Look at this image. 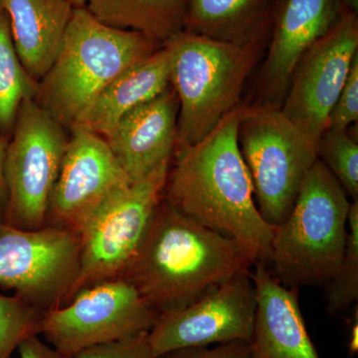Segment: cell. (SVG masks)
<instances>
[{
  "label": "cell",
  "instance_id": "7",
  "mask_svg": "<svg viewBox=\"0 0 358 358\" xmlns=\"http://www.w3.org/2000/svg\"><path fill=\"white\" fill-rule=\"evenodd\" d=\"M67 129L35 102L20 106L7 145L3 222L22 230L46 225L49 199L69 143Z\"/></svg>",
  "mask_w": 358,
  "mask_h": 358
},
{
  "label": "cell",
  "instance_id": "28",
  "mask_svg": "<svg viewBox=\"0 0 358 358\" xmlns=\"http://www.w3.org/2000/svg\"><path fill=\"white\" fill-rule=\"evenodd\" d=\"M17 350L20 358H72L71 355H65L46 345L39 336L26 338L18 346Z\"/></svg>",
  "mask_w": 358,
  "mask_h": 358
},
{
  "label": "cell",
  "instance_id": "8",
  "mask_svg": "<svg viewBox=\"0 0 358 358\" xmlns=\"http://www.w3.org/2000/svg\"><path fill=\"white\" fill-rule=\"evenodd\" d=\"M79 233L45 225L22 230L0 223V287L42 312L69 303L80 273Z\"/></svg>",
  "mask_w": 358,
  "mask_h": 358
},
{
  "label": "cell",
  "instance_id": "16",
  "mask_svg": "<svg viewBox=\"0 0 358 358\" xmlns=\"http://www.w3.org/2000/svg\"><path fill=\"white\" fill-rule=\"evenodd\" d=\"M253 267L257 310L252 358H320L301 313L299 289L277 281L262 261Z\"/></svg>",
  "mask_w": 358,
  "mask_h": 358
},
{
  "label": "cell",
  "instance_id": "23",
  "mask_svg": "<svg viewBox=\"0 0 358 358\" xmlns=\"http://www.w3.org/2000/svg\"><path fill=\"white\" fill-rule=\"evenodd\" d=\"M324 162L352 202L358 201V145L346 131L326 129L319 141Z\"/></svg>",
  "mask_w": 358,
  "mask_h": 358
},
{
  "label": "cell",
  "instance_id": "9",
  "mask_svg": "<svg viewBox=\"0 0 358 358\" xmlns=\"http://www.w3.org/2000/svg\"><path fill=\"white\" fill-rule=\"evenodd\" d=\"M171 164L117 192L82 231L80 273L74 294L122 278L138 253L164 197Z\"/></svg>",
  "mask_w": 358,
  "mask_h": 358
},
{
  "label": "cell",
  "instance_id": "17",
  "mask_svg": "<svg viewBox=\"0 0 358 358\" xmlns=\"http://www.w3.org/2000/svg\"><path fill=\"white\" fill-rule=\"evenodd\" d=\"M71 0H6L4 11L26 72L39 82L57 57L75 9Z\"/></svg>",
  "mask_w": 358,
  "mask_h": 358
},
{
  "label": "cell",
  "instance_id": "18",
  "mask_svg": "<svg viewBox=\"0 0 358 358\" xmlns=\"http://www.w3.org/2000/svg\"><path fill=\"white\" fill-rule=\"evenodd\" d=\"M169 85L171 53L162 45L115 78L72 129H84L105 138L129 110L159 96Z\"/></svg>",
  "mask_w": 358,
  "mask_h": 358
},
{
  "label": "cell",
  "instance_id": "13",
  "mask_svg": "<svg viewBox=\"0 0 358 358\" xmlns=\"http://www.w3.org/2000/svg\"><path fill=\"white\" fill-rule=\"evenodd\" d=\"M131 183L102 136L72 129L49 199L46 225L81 234L108 201Z\"/></svg>",
  "mask_w": 358,
  "mask_h": 358
},
{
  "label": "cell",
  "instance_id": "19",
  "mask_svg": "<svg viewBox=\"0 0 358 358\" xmlns=\"http://www.w3.org/2000/svg\"><path fill=\"white\" fill-rule=\"evenodd\" d=\"M277 3L278 0H189L185 30L262 48L272 34Z\"/></svg>",
  "mask_w": 358,
  "mask_h": 358
},
{
  "label": "cell",
  "instance_id": "3",
  "mask_svg": "<svg viewBox=\"0 0 358 358\" xmlns=\"http://www.w3.org/2000/svg\"><path fill=\"white\" fill-rule=\"evenodd\" d=\"M162 46L143 33L103 24L86 7H75L57 57L38 82L35 102L71 131L115 78Z\"/></svg>",
  "mask_w": 358,
  "mask_h": 358
},
{
  "label": "cell",
  "instance_id": "12",
  "mask_svg": "<svg viewBox=\"0 0 358 358\" xmlns=\"http://www.w3.org/2000/svg\"><path fill=\"white\" fill-rule=\"evenodd\" d=\"M257 292L251 271L240 273L207 292L192 305L160 315L148 334L157 357L187 348H206L253 336Z\"/></svg>",
  "mask_w": 358,
  "mask_h": 358
},
{
  "label": "cell",
  "instance_id": "15",
  "mask_svg": "<svg viewBox=\"0 0 358 358\" xmlns=\"http://www.w3.org/2000/svg\"><path fill=\"white\" fill-rule=\"evenodd\" d=\"M178 109L171 84L159 96L129 110L103 138L131 182L171 164Z\"/></svg>",
  "mask_w": 358,
  "mask_h": 358
},
{
  "label": "cell",
  "instance_id": "20",
  "mask_svg": "<svg viewBox=\"0 0 358 358\" xmlns=\"http://www.w3.org/2000/svg\"><path fill=\"white\" fill-rule=\"evenodd\" d=\"M189 0H88L86 8L103 24L143 33L164 45L185 30Z\"/></svg>",
  "mask_w": 358,
  "mask_h": 358
},
{
  "label": "cell",
  "instance_id": "2",
  "mask_svg": "<svg viewBox=\"0 0 358 358\" xmlns=\"http://www.w3.org/2000/svg\"><path fill=\"white\" fill-rule=\"evenodd\" d=\"M256 262L235 240L183 215L162 197L122 278L160 317L192 305Z\"/></svg>",
  "mask_w": 358,
  "mask_h": 358
},
{
  "label": "cell",
  "instance_id": "1",
  "mask_svg": "<svg viewBox=\"0 0 358 358\" xmlns=\"http://www.w3.org/2000/svg\"><path fill=\"white\" fill-rule=\"evenodd\" d=\"M242 110L239 106L196 145L176 148L164 199L183 215L235 240L256 261L265 262L275 227L259 212L238 145Z\"/></svg>",
  "mask_w": 358,
  "mask_h": 358
},
{
  "label": "cell",
  "instance_id": "11",
  "mask_svg": "<svg viewBox=\"0 0 358 358\" xmlns=\"http://www.w3.org/2000/svg\"><path fill=\"white\" fill-rule=\"evenodd\" d=\"M357 53V14L346 10L333 29L317 40L294 67L280 110L317 143L327 128Z\"/></svg>",
  "mask_w": 358,
  "mask_h": 358
},
{
  "label": "cell",
  "instance_id": "25",
  "mask_svg": "<svg viewBox=\"0 0 358 358\" xmlns=\"http://www.w3.org/2000/svg\"><path fill=\"white\" fill-rule=\"evenodd\" d=\"M148 334L84 348L72 358H157Z\"/></svg>",
  "mask_w": 358,
  "mask_h": 358
},
{
  "label": "cell",
  "instance_id": "21",
  "mask_svg": "<svg viewBox=\"0 0 358 358\" xmlns=\"http://www.w3.org/2000/svg\"><path fill=\"white\" fill-rule=\"evenodd\" d=\"M38 82L26 72L14 47L10 23L0 13V136L10 138L20 106L34 99Z\"/></svg>",
  "mask_w": 358,
  "mask_h": 358
},
{
  "label": "cell",
  "instance_id": "22",
  "mask_svg": "<svg viewBox=\"0 0 358 358\" xmlns=\"http://www.w3.org/2000/svg\"><path fill=\"white\" fill-rule=\"evenodd\" d=\"M327 313L336 315L358 301V201L352 202L343 261L324 286Z\"/></svg>",
  "mask_w": 358,
  "mask_h": 358
},
{
  "label": "cell",
  "instance_id": "10",
  "mask_svg": "<svg viewBox=\"0 0 358 358\" xmlns=\"http://www.w3.org/2000/svg\"><path fill=\"white\" fill-rule=\"evenodd\" d=\"M159 317L131 282L117 278L85 287L69 303L45 312L39 334L73 357L90 346L150 333Z\"/></svg>",
  "mask_w": 358,
  "mask_h": 358
},
{
  "label": "cell",
  "instance_id": "26",
  "mask_svg": "<svg viewBox=\"0 0 358 358\" xmlns=\"http://www.w3.org/2000/svg\"><path fill=\"white\" fill-rule=\"evenodd\" d=\"M358 120V53L353 59L348 76L334 105L327 129L346 131Z\"/></svg>",
  "mask_w": 358,
  "mask_h": 358
},
{
  "label": "cell",
  "instance_id": "4",
  "mask_svg": "<svg viewBox=\"0 0 358 358\" xmlns=\"http://www.w3.org/2000/svg\"><path fill=\"white\" fill-rule=\"evenodd\" d=\"M352 202L338 179L317 159L288 216L275 227L266 265L289 288L324 287L343 261Z\"/></svg>",
  "mask_w": 358,
  "mask_h": 358
},
{
  "label": "cell",
  "instance_id": "29",
  "mask_svg": "<svg viewBox=\"0 0 358 358\" xmlns=\"http://www.w3.org/2000/svg\"><path fill=\"white\" fill-rule=\"evenodd\" d=\"M8 141V138L0 136V223L3 222L7 206V190L6 180H4V162H6Z\"/></svg>",
  "mask_w": 358,
  "mask_h": 358
},
{
  "label": "cell",
  "instance_id": "33",
  "mask_svg": "<svg viewBox=\"0 0 358 358\" xmlns=\"http://www.w3.org/2000/svg\"><path fill=\"white\" fill-rule=\"evenodd\" d=\"M4 1L6 0H0V13L4 10Z\"/></svg>",
  "mask_w": 358,
  "mask_h": 358
},
{
  "label": "cell",
  "instance_id": "5",
  "mask_svg": "<svg viewBox=\"0 0 358 358\" xmlns=\"http://www.w3.org/2000/svg\"><path fill=\"white\" fill-rule=\"evenodd\" d=\"M179 109L176 148L206 138L239 107L260 47L240 46L182 30L166 43Z\"/></svg>",
  "mask_w": 358,
  "mask_h": 358
},
{
  "label": "cell",
  "instance_id": "32",
  "mask_svg": "<svg viewBox=\"0 0 358 358\" xmlns=\"http://www.w3.org/2000/svg\"><path fill=\"white\" fill-rule=\"evenodd\" d=\"M76 7H86L88 0H71Z\"/></svg>",
  "mask_w": 358,
  "mask_h": 358
},
{
  "label": "cell",
  "instance_id": "6",
  "mask_svg": "<svg viewBox=\"0 0 358 358\" xmlns=\"http://www.w3.org/2000/svg\"><path fill=\"white\" fill-rule=\"evenodd\" d=\"M238 145L248 167L257 207L277 227L293 208L303 179L319 159V143L272 106L243 107Z\"/></svg>",
  "mask_w": 358,
  "mask_h": 358
},
{
  "label": "cell",
  "instance_id": "31",
  "mask_svg": "<svg viewBox=\"0 0 358 358\" xmlns=\"http://www.w3.org/2000/svg\"><path fill=\"white\" fill-rule=\"evenodd\" d=\"M343 2L348 11H352V13L357 14L358 0H343Z\"/></svg>",
  "mask_w": 358,
  "mask_h": 358
},
{
  "label": "cell",
  "instance_id": "27",
  "mask_svg": "<svg viewBox=\"0 0 358 358\" xmlns=\"http://www.w3.org/2000/svg\"><path fill=\"white\" fill-rule=\"evenodd\" d=\"M157 358H252L249 343L233 341L213 348H187L171 350Z\"/></svg>",
  "mask_w": 358,
  "mask_h": 358
},
{
  "label": "cell",
  "instance_id": "24",
  "mask_svg": "<svg viewBox=\"0 0 358 358\" xmlns=\"http://www.w3.org/2000/svg\"><path fill=\"white\" fill-rule=\"evenodd\" d=\"M44 313L16 294H0V358H10L23 341L39 336Z\"/></svg>",
  "mask_w": 358,
  "mask_h": 358
},
{
  "label": "cell",
  "instance_id": "30",
  "mask_svg": "<svg viewBox=\"0 0 358 358\" xmlns=\"http://www.w3.org/2000/svg\"><path fill=\"white\" fill-rule=\"evenodd\" d=\"M348 352L350 357H355L358 352V308L355 307L350 322V339H348Z\"/></svg>",
  "mask_w": 358,
  "mask_h": 358
},
{
  "label": "cell",
  "instance_id": "14",
  "mask_svg": "<svg viewBox=\"0 0 358 358\" xmlns=\"http://www.w3.org/2000/svg\"><path fill=\"white\" fill-rule=\"evenodd\" d=\"M346 10L343 0H278L263 69L266 105L281 108L298 61Z\"/></svg>",
  "mask_w": 358,
  "mask_h": 358
}]
</instances>
